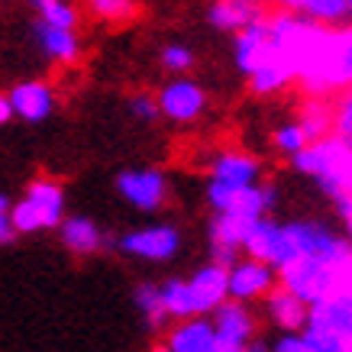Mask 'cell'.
I'll use <instances>...</instances> for the list:
<instances>
[{
  "label": "cell",
  "instance_id": "obj_35",
  "mask_svg": "<svg viewBox=\"0 0 352 352\" xmlns=\"http://www.w3.org/2000/svg\"><path fill=\"white\" fill-rule=\"evenodd\" d=\"M245 352H268V342L262 340V336H256V340H252L249 346H245Z\"/></svg>",
  "mask_w": 352,
  "mask_h": 352
},
{
  "label": "cell",
  "instance_id": "obj_13",
  "mask_svg": "<svg viewBox=\"0 0 352 352\" xmlns=\"http://www.w3.org/2000/svg\"><path fill=\"white\" fill-rule=\"evenodd\" d=\"M210 182L220 184V188H230V191L258 184L262 182V162H258L256 155L239 152V149L217 152L214 162H210Z\"/></svg>",
  "mask_w": 352,
  "mask_h": 352
},
{
  "label": "cell",
  "instance_id": "obj_23",
  "mask_svg": "<svg viewBox=\"0 0 352 352\" xmlns=\"http://www.w3.org/2000/svg\"><path fill=\"white\" fill-rule=\"evenodd\" d=\"M159 291H162V304H165V314H168V317H175V320H188V317H197L188 281H182V278H171V281L159 285Z\"/></svg>",
  "mask_w": 352,
  "mask_h": 352
},
{
  "label": "cell",
  "instance_id": "obj_17",
  "mask_svg": "<svg viewBox=\"0 0 352 352\" xmlns=\"http://www.w3.org/2000/svg\"><path fill=\"white\" fill-rule=\"evenodd\" d=\"M165 349L168 352H220L214 323L207 320V317H188V320H182L168 333Z\"/></svg>",
  "mask_w": 352,
  "mask_h": 352
},
{
  "label": "cell",
  "instance_id": "obj_12",
  "mask_svg": "<svg viewBox=\"0 0 352 352\" xmlns=\"http://www.w3.org/2000/svg\"><path fill=\"white\" fill-rule=\"evenodd\" d=\"M188 288H191L194 298V310L197 317H210L223 300H230V275H226V265L220 262H207L188 278Z\"/></svg>",
  "mask_w": 352,
  "mask_h": 352
},
{
  "label": "cell",
  "instance_id": "obj_22",
  "mask_svg": "<svg viewBox=\"0 0 352 352\" xmlns=\"http://www.w3.org/2000/svg\"><path fill=\"white\" fill-rule=\"evenodd\" d=\"M298 123L304 126V133H307L310 142H314V139L330 136L333 133V104L327 100V97H310L307 94V104L300 107Z\"/></svg>",
  "mask_w": 352,
  "mask_h": 352
},
{
  "label": "cell",
  "instance_id": "obj_3",
  "mask_svg": "<svg viewBox=\"0 0 352 352\" xmlns=\"http://www.w3.org/2000/svg\"><path fill=\"white\" fill-rule=\"evenodd\" d=\"M349 268H352V262L340 268V265H327L320 258L294 256L288 265L278 268V285H285L291 294H298L304 304L314 307L317 300H323L327 294H333V291L340 288Z\"/></svg>",
  "mask_w": 352,
  "mask_h": 352
},
{
  "label": "cell",
  "instance_id": "obj_34",
  "mask_svg": "<svg viewBox=\"0 0 352 352\" xmlns=\"http://www.w3.org/2000/svg\"><path fill=\"white\" fill-rule=\"evenodd\" d=\"M13 236V223H10V217L7 214H0V243H7Z\"/></svg>",
  "mask_w": 352,
  "mask_h": 352
},
{
  "label": "cell",
  "instance_id": "obj_32",
  "mask_svg": "<svg viewBox=\"0 0 352 352\" xmlns=\"http://www.w3.org/2000/svg\"><path fill=\"white\" fill-rule=\"evenodd\" d=\"M268 352H307L300 333H281L275 342H268Z\"/></svg>",
  "mask_w": 352,
  "mask_h": 352
},
{
  "label": "cell",
  "instance_id": "obj_10",
  "mask_svg": "<svg viewBox=\"0 0 352 352\" xmlns=\"http://www.w3.org/2000/svg\"><path fill=\"white\" fill-rule=\"evenodd\" d=\"M120 252H126L133 258H146V262H168V258L178 256L182 249V233L168 223L159 226H142V230H133V233L120 236Z\"/></svg>",
  "mask_w": 352,
  "mask_h": 352
},
{
  "label": "cell",
  "instance_id": "obj_27",
  "mask_svg": "<svg viewBox=\"0 0 352 352\" xmlns=\"http://www.w3.org/2000/svg\"><path fill=\"white\" fill-rule=\"evenodd\" d=\"M85 3L97 20L107 23H126L136 16V0H85Z\"/></svg>",
  "mask_w": 352,
  "mask_h": 352
},
{
  "label": "cell",
  "instance_id": "obj_31",
  "mask_svg": "<svg viewBox=\"0 0 352 352\" xmlns=\"http://www.w3.org/2000/svg\"><path fill=\"white\" fill-rule=\"evenodd\" d=\"M129 113L136 120H142V123H152V120H159V100H155V94H133L129 97Z\"/></svg>",
  "mask_w": 352,
  "mask_h": 352
},
{
  "label": "cell",
  "instance_id": "obj_30",
  "mask_svg": "<svg viewBox=\"0 0 352 352\" xmlns=\"http://www.w3.org/2000/svg\"><path fill=\"white\" fill-rule=\"evenodd\" d=\"M333 136H340L342 142L352 146V91L346 87L342 97L333 104Z\"/></svg>",
  "mask_w": 352,
  "mask_h": 352
},
{
  "label": "cell",
  "instance_id": "obj_25",
  "mask_svg": "<svg viewBox=\"0 0 352 352\" xmlns=\"http://www.w3.org/2000/svg\"><path fill=\"white\" fill-rule=\"evenodd\" d=\"M136 307H139V314L146 317V323H149V327H162V323L168 320L165 304H162L159 285H139V288H136Z\"/></svg>",
  "mask_w": 352,
  "mask_h": 352
},
{
  "label": "cell",
  "instance_id": "obj_24",
  "mask_svg": "<svg viewBox=\"0 0 352 352\" xmlns=\"http://www.w3.org/2000/svg\"><path fill=\"white\" fill-rule=\"evenodd\" d=\"M36 16L49 26H58V30H75L78 26V7L72 0H30Z\"/></svg>",
  "mask_w": 352,
  "mask_h": 352
},
{
  "label": "cell",
  "instance_id": "obj_18",
  "mask_svg": "<svg viewBox=\"0 0 352 352\" xmlns=\"http://www.w3.org/2000/svg\"><path fill=\"white\" fill-rule=\"evenodd\" d=\"M32 30H36V43H39L45 58L62 65H72L81 58V39H78L75 30H58V26H49L43 20H36Z\"/></svg>",
  "mask_w": 352,
  "mask_h": 352
},
{
  "label": "cell",
  "instance_id": "obj_29",
  "mask_svg": "<svg viewBox=\"0 0 352 352\" xmlns=\"http://www.w3.org/2000/svg\"><path fill=\"white\" fill-rule=\"evenodd\" d=\"M300 336H304V349L307 352H346L349 349L336 333L323 330V327H317V323H307V327L300 330Z\"/></svg>",
  "mask_w": 352,
  "mask_h": 352
},
{
  "label": "cell",
  "instance_id": "obj_4",
  "mask_svg": "<svg viewBox=\"0 0 352 352\" xmlns=\"http://www.w3.org/2000/svg\"><path fill=\"white\" fill-rule=\"evenodd\" d=\"M285 233H288L294 256L320 258L327 265H349L352 262V245L346 236H340L333 226L323 220H285Z\"/></svg>",
  "mask_w": 352,
  "mask_h": 352
},
{
  "label": "cell",
  "instance_id": "obj_16",
  "mask_svg": "<svg viewBox=\"0 0 352 352\" xmlns=\"http://www.w3.org/2000/svg\"><path fill=\"white\" fill-rule=\"evenodd\" d=\"M7 97H10L13 117L26 120V123H43L55 107V94L45 81H20Z\"/></svg>",
  "mask_w": 352,
  "mask_h": 352
},
{
  "label": "cell",
  "instance_id": "obj_36",
  "mask_svg": "<svg viewBox=\"0 0 352 352\" xmlns=\"http://www.w3.org/2000/svg\"><path fill=\"white\" fill-rule=\"evenodd\" d=\"M7 207H10V204H7V197L0 194V214H7Z\"/></svg>",
  "mask_w": 352,
  "mask_h": 352
},
{
  "label": "cell",
  "instance_id": "obj_15",
  "mask_svg": "<svg viewBox=\"0 0 352 352\" xmlns=\"http://www.w3.org/2000/svg\"><path fill=\"white\" fill-rule=\"evenodd\" d=\"M265 314L281 333H300L310 320V304H304L298 294H291L285 285H275L265 294Z\"/></svg>",
  "mask_w": 352,
  "mask_h": 352
},
{
  "label": "cell",
  "instance_id": "obj_14",
  "mask_svg": "<svg viewBox=\"0 0 352 352\" xmlns=\"http://www.w3.org/2000/svg\"><path fill=\"white\" fill-rule=\"evenodd\" d=\"M268 20V0H214L207 10V23L217 32H243Z\"/></svg>",
  "mask_w": 352,
  "mask_h": 352
},
{
  "label": "cell",
  "instance_id": "obj_28",
  "mask_svg": "<svg viewBox=\"0 0 352 352\" xmlns=\"http://www.w3.org/2000/svg\"><path fill=\"white\" fill-rule=\"evenodd\" d=\"M159 62L168 75H188L194 68V52H191V45H184V43H168V45H162Z\"/></svg>",
  "mask_w": 352,
  "mask_h": 352
},
{
  "label": "cell",
  "instance_id": "obj_11",
  "mask_svg": "<svg viewBox=\"0 0 352 352\" xmlns=\"http://www.w3.org/2000/svg\"><path fill=\"white\" fill-rule=\"evenodd\" d=\"M117 191L136 210H159L168 197V178L159 168H126L117 175Z\"/></svg>",
  "mask_w": 352,
  "mask_h": 352
},
{
  "label": "cell",
  "instance_id": "obj_40",
  "mask_svg": "<svg viewBox=\"0 0 352 352\" xmlns=\"http://www.w3.org/2000/svg\"><path fill=\"white\" fill-rule=\"evenodd\" d=\"M346 352H352V346H349V349H346Z\"/></svg>",
  "mask_w": 352,
  "mask_h": 352
},
{
  "label": "cell",
  "instance_id": "obj_9",
  "mask_svg": "<svg viewBox=\"0 0 352 352\" xmlns=\"http://www.w3.org/2000/svg\"><path fill=\"white\" fill-rule=\"evenodd\" d=\"M226 275H230V298L243 304L265 300V294L278 285V268L252 256H239L226 268Z\"/></svg>",
  "mask_w": 352,
  "mask_h": 352
},
{
  "label": "cell",
  "instance_id": "obj_19",
  "mask_svg": "<svg viewBox=\"0 0 352 352\" xmlns=\"http://www.w3.org/2000/svg\"><path fill=\"white\" fill-rule=\"evenodd\" d=\"M265 52H268V23L265 20L233 36V62L243 78H249L256 72L258 62L265 58Z\"/></svg>",
  "mask_w": 352,
  "mask_h": 352
},
{
  "label": "cell",
  "instance_id": "obj_20",
  "mask_svg": "<svg viewBox=\"0 0 352 352\" xmlns=\"http://www.w3.org/2000/svg\"><path fill=\"white\" fill-rule=\"evenodd\" d=\"M281 10L304 13L307 20L320 23V26H346L349 20V3L346 0H275Z\"/></svg>",
  "mask_w": 352,
  "mask_h": 352
},
{
  "label": "cell",
  "instance_id": "obj_6",
  "mask_svg": "<svg viewBox=\"0 0 352 352\" xmlns=\"http://www.w3.org/2000/svg\"><path fill=\"white\" fill-rule=\"evenodd\" d=\"M243 256H252V258H262L268 265H288L294 258V245H291L288 233H285V223H278L272 217H258V220H249L243 226Z\"/></svg>",
  "mask_w": 352,
  "mask_h": 352
},
{
  "label": "cell",
  "instance_id": "obj_1",
  "mask_svg": "<svg viewBox=\"0 0 352 352\" xmlns=\"http://www.w3.org/2000/svg\"><path fill=\"white\" fill-rule=\"evenodd\" d=\"M291 168L317 182L327 197L340 204L352 194V146L340 136H323L307 142L298 155H291Z\"/></svg>",
  "mask_w": 352,
  "mask_h": 352
},
{
  "label": "cell",
  "instance_id": "obj_42",
  "mask_svg": "<svg viewBox=\"0 0 352 352\" xmlns=\"http://www.w3.org/2000/svg\"><path fill=\"white\" fill-rule=\"evenodd\" d=\"M272 3H275V0H272Z\"/></svg>",
  "mask_w": 352,
  "mask_h": 352
},
{
  "label": "cell",
  "instance_id": "obj_7",
  "mask_svg": "<svg viewBox=\"0 0 352 352\" xmlns=\"http://www.w3.org/2000/svg\"><path fill=\"white\" fill-rule=\"evenodd\" d=\"M210 323H214L217 333V346L220 352H233V349H245L249 342L258 336V320L256 314L249 310V304L243 300H223L220 307L210 314Z\"/></svg>",
  "mask_w": 352,
  "mask_h": 352
},
{
  "label": "cell",
  "instance_id": "obj_39",
  "mask_svg": "<svg viewBox=\"0 0 352 352\" xmlns=\"http://www.w3.org/2000/svg\"><path fill=\"white\" fill-rule=\"evenodd\" d=\"M233 352H245V349H233Z\"/></svg>",
  "mask_w": 352,
  "mask_h": 352
},
{
  "label": "cell",
  "instance_id": "obj_2",
  "mask_svg": "<svg viewBox=\"0 0 352 352\" xmlns=\"http://www.w3.org/2000/svg\"><path fill=\"white\" fill-rule=\"evenodd\" d=\"M298 81L310 97H330L352 85V23L327 30L320 49L314 52Z\"/></svg>",
  "mask_w": 352,
  "mask_h": 352
},
{
  "label": "cell",
  "instance_id": "obj_26",
  "mask_svg": "<svg viewBox=\"0 0 352 352\" xmlns=\"http://www.w3.org/2000/svg\"><path fill=\"white\" fill-rule=\"evenodd\" d=\"M310 139H307V133H304V126H300L298 120H288V123H281V126L272 133V146H275L281 155H298L304 146H307Z\"/></svg>",
  "mask_w": 352,
  "mask_h": 352
},
{
  "label": "cell",
  "instance_id": "obj_33",
  "mask_svg": "<svg viewBox=\"0 0 352 352\" xmlns=\"http://www.w3.org/2000/svg\"><path fill=\"white\" fill-rule=\"evenodd\" d=\"M13 117V107H10V97L7 94H0V126L7 123V120Z\"/></svg>",
  "mask_w": 352,
  "mask_h": 352
},
{
  "label": "cell",
  "instance_id": "obj_41",
  "mask_svg": "<svg viewBox=\"0 0 352 352\" xmlns=\"http://www.w3.org/2000/svg\"><path fill=\"white\" fill-rule=\"evenodd\" d=\"M349 91H352V85H349Z\"/></svg>",
  "mask_w": 352,
  "mask_h": 352
},
{
  "label": "cell",
  "instance_id": "obj_37",
  "mask_svg": "<svg viewBox=\"0 0 352 352\" xmlns=\"http://www.w3.org/2000/svg\"><path fill=\"white\" fill-rule=\"evenodd\" d=\"M346 3H349V20H352V0H346Z\"/></svg>",
  "mask_w": 352,
  "mask_h": 352
},
{
  "label": "cell",
  "instance_id": "obj_8",
  "mask_svg": "<svg viewBox=\"0 0 352 352\" xmlns=\"http://www.w3.org/2000/svg\"><path fill=\"white\" fill-rule=\"evenodd\" d=\"M155 100H159V113L171 123H194L207 110V91L188 75H175L155 94Z\"/></svg>",
  "mask_w": 352,
  "mask_h": 352
},
{
  "label": "cell",
  "instance_id": "obj_21",
  "mask_svg": "<svg viewBox=\"0 0 352 352\" xmlns=\"http://www.w3.org/2000/svg\"><path fill=\"white\" fill-rule=\"evenodd\" d=\"M58 226H62V243L78 256H91V252H97L104 245V236H100L97 223L87 220V217H68Z\"/></svg>",
  "mask_w": 352,
  "mask_h": 352
},
{
  "label": "cell",
  "instance_id": "obj_38",
  "mask_svg": "<svg viewBox=\"0 0 352 352\" xmlns=\"http://www.w3.org/2000/svg\"><path fill=\"white\" fill-rule=\"evenodd\" d=\"M155 352H168V349H165V346H162V349H155Z\"/></svg>",
  "mask_w": 352,
  "mask_h": 352
},
{
  "label": "cell",
  "instance_id": "obj_5",
  "mask_svg": "<svg viewBox=\"0 0 352 352\" xmlns=\"http://www.w3.org/2000/svg\"><path fill=\"white\" fill-rule=\"evenodd\" d=\"M65 214V194L55 182H36L16 207L10 210V223L20 233H36V230H49L58 226Z\"/></svg>",
  "mask_w": 352,
  "mask_h": 352
}]
</instances>
